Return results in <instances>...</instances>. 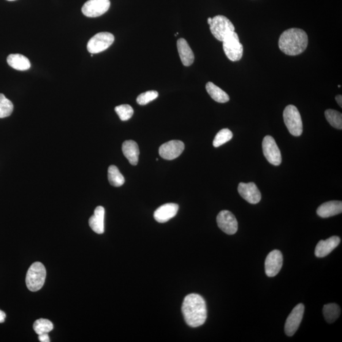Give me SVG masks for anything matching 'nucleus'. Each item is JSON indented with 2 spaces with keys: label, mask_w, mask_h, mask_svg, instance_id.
<instances>
[{
  "label": "nucleus",
  "mask_w": 342,
  "mask_h": 342,
  "mask_svg": "<svg viewBox=\"0 0 342 342\" xmlns=\"http://www.w3.org/2000/svg\"><path fill=\"white\" fill-rule=\"evenodd\" d=\"M336 102L338 103V104L340 105V107H342V97L341 94L337 95L335 98Z\"/></svg>",
  "instance_id": "473e14b6"
},
{
  "label": "nucleus",
  "mask_w": 342,
  "mask_h": 342,
  "mask_svg": "<svg viewBox=\"0 0 342 342\" xmlns=\"http://www.w3.org/2000/svg\"><path fill=\"white\" fill-rule=\"evenodd\" d=\"M283 119L285 124L291 135L299 137L302 134L303 124L299 111L295 106L288 105L283 112Z\"/></svg>",
  "instance_id": "20e7f679"
},
{
  "label": "nucleus",
  "mask_w": 342,
  "mask_h": 342,
  "mask_svg": "<svg viewBox=\"0 0 342 342\" xmlns=\"http://www.w3.org/2000/svg\"><path fill=\"white\" fill-rule=\"evenodd\" d=\"M158 96V92L156 91H146L138 97L137 102L139 105H145L156 99Z\"/></svg>",
  "instance_id": "c756f323"
},
{
  "label": "nucleus",
  "mask_w": 342,
  "mask_h": 342,
  "mask_svg": "<svg viewBox=\"0 0 342 342\" xmlns=\"http://www.w3.org/2000/svg\"><path fill=\"white\" fill-rule=\"evenodd\" d=\"M114 40L115 37L110 32H99L89 40L87 45V49L91 54L102 52L112 45Z\"/></svg>",
  "instance_id": "0eeeda50"
},
{
  "label": "nucleus",
  "mask_w": 342,
  "mask_h": 342,
  "mask_svg": "<svg viewBox=\"0 0 342 342\" xmlns=\"http://www.w3.org/2000/svg\"><path fill=\"white\" fill-rule=\"evenodd\" d=\"M342 212V202L341 201H330L322 203L317 209V214L322 218L338 215Z\"/></svg>",
  "instance_id": "f3484780"
},
{
  "label": "nucleus",
  "mask_w": 342,
  "mask_h": 342,
  "mask_svg": "<svg viewBox=\"0 0 342 342\" xmlns=\"http://www.w3.org/2000/svg\"><path fill=\"white\" fill-rule=\"evenodd\" d=\"M39 340L42 342H50V337H49L48 333H43L42 335H39Z\"/></svg>",
  "instance_id": "7c9ffc66"
},
{
  "label": "nucleus",
  "mask_w": 342,
  "mask_h": 342,
  "mask_svg": "<svg viewBox=\"0 0 342 342\" xmlns=\"http://www.w3.org/2000/svg\"><path fill=\"white\" fill-rule=\"evenodd\" d=\"M8 1H15V0H8Z\"/></svg>",
  "instance_id": "f704fd0d"
},
{
  "label": "nucleus",
  "mask_w": 342,
  "mask_h": 342,
  "mask_svg": "<svg viewBox=\"0 0 342 342\" xmlns=\"http://www.w3.org/2000/svg\"><path fill=\"white\" fill-rule=\"evenodd\" d=\"M338 88H340V87H341L340 85H338Z\"/></svg>",
  "instance_id": "c9c22d12"
},
{
  "label": "nucleus",
  "mask_w": 342,
  "mask_h": 342,
  "mask_svg": "<svg viewBox=\"0 0 342 342\" xmlns=\"http://www.w3.org/2000/svg\"><path fill=\"white\" fill-rule=\"evenodd\" d=\"M7 61L8 64L15 70L24 71L31 67L29 59L21 54H11L7 57Z\"/></svg>",
  "instance_id": "412c9836"
},
{
  "label": "nucleus",
  "mask_w": 342,
  "mask_h": 342,
  "mask_svg": "<svg viewBox=\"0 0 342 342\" xmlns=\"http://www.w3.org/2000/svg\"><path fill=\"white\" fill-rule=\"evenodd\" d=\"M33 328L35 332L39 335L50 332L53 329V325L48 319H40L34 322Z\"/></svg>",
  "instance_id": "bb28decb"
},
{
  "label": "nucleus",
  "mask_w": 342,
  "mask_h": 342,
  "mask_svg": "<svg viewBox=\"0 0 342 342\" xmlns=\"http://www.w3.org/2000/svg\"><path fill=\"white\" fill-rule=\"evenodd\" d=\"M184 150V144L180 140H171L159 148V155L168 161L178 158Z\"/></svg>",
  "instance_id": "f8f14e48"
},
{
  "label": "nucleus",
  "mask_w": 342,
  "mask_h": 342,
  "mask_svg": "<svg viewBox=\"0 0 342 342\" xmlns=\"http://www.w3.org/2000/svg\"><path fill=\"white\" fill-rule=\"evenodd\" d=\"M325 117L328 123L336 129H342V115L338 111L328 109L326 110Z\"/></svg>",
  "instance_id": "393cba45"
},
{
  "label": "nucleus",
  "mask_w": 342,
  "mask_h": 342,
  "mask_svg": "<svg viewBox=\"0 0 342 342\" xmlns=\"http://www.w3.org/2000/svg\"><path fill=\"white\" fill-rule=\"evenodd\" d=\"M283 255L278 250H274L268 255L265 261V271L269 277L278 275L283 265Z\"/></svg>",
  "instance_id": "ddd939ff"
},
{
  "label": "nucleus",
  "mask_w": 342,
  "mask_h": 342,
  "mask_svg": "<svg viewBox=\"0 0 342 342\" xmlns=\"http://www.w3.org/2000/svg\"><path fill=\"white\" fill-rule=\"evenodd\" d=\"M233 138V133L228 129H222L218 134L216 135L215 138L213 141V146L214 147H219V146L224 145L232 140Z\"/></svg>",
  "instance_id": "cd10ccee"
},
{
  "label": "nucleus",
  "mask_w": 342,
  "mask_h": 342,
  "mask_svg": "<svg viewBox=\"0 0 342 342\" xmlns=\"http://www.w3.org/2000/svg\"><path fill=\"white\" fill-rule=\"evenodd\" d=\"M206 90L212 99L219 103H226L230 100V97L226 92L214 85L213 83L208 82L206 85Z\"/></svg>",
  "instance_id": "4be33fe9"
},
{
  "label": "nucleus",
  "mask_w": 342,
  "mask_h": 342,
  "mask_svg": "<svg viewBox=\"0 0 342 342\" xmlns=\"http://www.w3.org/2000/svg\"><path fill=\"white\" fill-rule=\"evenodd\" d=\"M304 310L305 307L303 304L298 303L287 317L284 325V332L287 336H292L297 332L302 321Z\"/></svg>",
  "instance_id": "1a4fd4ad"
},
{
  "label": "nucleus",
  "mask_w": 342,
  "mask_h": 342,
  "mask_svg": "<svg viewBox=\"0 0 342 342\" xmlns=\"http://www.w3.org/2000/svg\"><path fill=\"white\" fill-rule=\"evenodd\" d=\"M110 7V0H88L82 7V12L88 17H98L107 12Z\"/></svg>",
  "instance_id": "9d476101"
},
{
  "label": "nucleus",
  "mask_w": 342,
  "mask_h": 342,
  "mask_svg": "<svg viewBox=\"0 0 342 342\" xmlns=\"http://www.w3.org/2000/svg\"><path fill=\"white\" fill-rule=\"evenodd\" d=\"M179 206L176 203H166L155 211V219L160 223H164L175 217L178 213Z\"/></svg>",
  "instance_id": "2eb2a0df"
},
{
  "label": "nucleus",
  "mask_w": 342,
  "mask_h": 342,
  "mask_svg": "<svg viewBox=\"0 0 342 342\" xmlns=\"http://www.w3.org/2000/svg\"><path fill=\"white\" fill-rule=\"evenodd\" d=\"M108 179L111 185L119 187L123 185L125 179L116 165H110L108 169Z\"/></svg>",
  "instance_id": "b1692460"
},
{
  "label": "nucleus",
  "mask_w": 342,
  "mask_h": 342,
  "mask_svg": "<svg viewBox=\"0 0 342 342\" xmlns=\"http://www.w3.org/2000/svg\"><path fill=\"white\" fill-rule=\"evenodd\" d=\"M210 29L213 36L222 42L235 31V26L225 16L217 15L212 20Z\"/></svg>",
  "instance_id": "39448f33"
},
{
  "label": "nucleus",
  "mask_w": 342,
  "mask_h": 342,
  "mask_svg": "<svg viewBox=\"0 0 342 342\" xmlns=\"http://www.w3.org/2000/svg\"><path fill=\"white\" fill-rule=\"evenodd\" d=\"M182 312L187 325L193 328L200 327L207 319V305L199 294H189L184 298Z\"/></svg>",
  "instance_id": "f257e3e1"
},
{
  "label": "nucleus",
  "mask_w": 342,
  "mask_h": 342,
  "mask_svg": "<svg viewBox=\"0 0 342 342\" xmlns=\"http://www.w3.org/2000/svg\"><path fill=\"white\" fill-rule=\"evenodd\" d=\"M340 243V238L336 236H333L326 240L319 241L315 249V256L319 258L327 256Z\"/></svg>",
  "instance_id": "dca6fc26"
},
{
  "label": "nucleus",
  "mask_w": 342,
  "mask_h": 342,
  "mask_svg": "<svg viewBox=\"0 0 342 342\" xmlns=\"http://www.w3.org/2000/svg\"><path fill=\"white\" fill-rule=\"evenodd\" d=\"M340 308L336 303H328L323 307L322 313L326 321L333 323L340 316Z\"/></svg>",
  "instance_id": "5701e85b"
},
{
  "label": "nucleus",
  "mask_w": 342,
  "mask_h": 342,
  "mask_svg": "<svg viewBox=\"0 0 342 342\" xmlns=\"http://www.w3.org/2000/svg\"><path fill=\"white\" fill-rule=\"evenodd\" d=\"M222 47L225 54L230 61L237 62L242 58L243 47L240 42L237 32H232L222 42Z\"/></svg>",
  "instance_id": "423d86ee"
},
{
  "label": "nucleus",
  "mask_w": 342,
  "mask_h": 342,
  "mask_svg": "<svg viewBox=\"0 0 342 342\" xmlns=\"http://www.w3.org/2000/svg\"><path fill=\"white\" fill-rule=\"evenodd\" d=\"M115 111L121 119V121H126L132 118L134 110L129 105L124 104L118 106L115 108Z\"/></svg>",
  "instance_id": "c85d7f7f"
},
{
  "label": "nucleus",
  "mask_w": 342,
  "mask_h": 342,
  "mask_svg": "<svg viewBox=\"0 0 342 342\" xmlns=\"http://www.w3.org/2000/svg\"><path fill=\"white\" fill-rule=\"evenodd\" d=\"M105 208L99 206L95 208L94 214L89 219V226L97 234L104 233Z\"/></svg>",
  "instance_id": "6ab92c4d"
},
{
  "label": "nucleus",
  "mask_w": 342,
  "mask_h": 342,
  "mask_svg": "<svg viewBox=\"0 0 342 342\" xmlns=\"http://www.w3.org/2000/svg\"><path fill=\"white\" fill-rule=\"evenodd\" d=\"M238 191L243 199L252 204H256L261 200V194L256 184L254 183H240Z\"/></svg>",
  "instance_id": "4468645a"
},
{
  "label": "nucleus",
  "mask_w": 342,
  "mask_h": 342,
  "mask_svg": "<svg viewBox=\"0 0 342 342\" xmlns=\"http://www.w3.org/2000/svg\"><path fill=\"white\" fill-rule=\"evenodd\" d=\"M47 271L41 262H34L29 268L26 275V285L31 292H37L44 285Z\"/></svg>",
  "instance_id": "7ed1b4c3"
},
{
  "label": "nucleus",
  "mask_w": 342,
  "mask_h": 342,
  "mask_svg": "<svg viewBox=\"0 0 342 342\" xmlns=\"http://www.w3.org/2000/svg\"><path fill=\"white\" fill-rule=\"evenodd\" d=\"M5 318H6V314L0 310V323L4 322Z\"/></svg>",
  "instance_id": "2f4dec72"
},
{
  "label": "nucleus",
  "mask_w": 342,
  "mask_h": 342,
  "mask_svg": "<svg viewBox=\"0 0 342 342\" xmlns=\"http://www.w3.org/2000/svg\"><path fill=\"white\" fill-rule=\"evenodd\" d=\"M13 110L12 102L7 99L4 94L0 93V118L9 117L13 112Z\"/></svg>",
  "instance_id": "a878e982"
},
{
  "label": "nucleus",
  "mask_w": 342,
  "mask_h": 342,
  "mask_svg": "<svg viewBox=\"0 0 342 342\" xmlns=\"http://www.w3.org/2000/svg\"><path fill=\"white\" fill-rule=\"evenodd\" d=\"M212 20H213V18H212L211 17L208 18L207 22H208V24H209V25H210V24L211 23V22H212Z\"/></svg>",
  "instance_id": "72a5a7b5"
},
{
  "label": "nucleus",
  "mask_w": 342,
  "mask_h": 342,
  "mask_svg": "<svg viewBox=\"0 0 342 342\" xmlns=\"http://www.w3.org/2000/svg\"><path fill=\"white\" fill-rule=\"evenodd\" d=\"M263 154L270 164L274 165L281 164L282 161L280 150L275 139L271 136H266L262 142Z\"/></svg>",
  "instance_id": "6e6552de"
},
{
  "label": "nucleus",
  "mask_w": 342,
  "mask_h": 342,
  "mask_svg": "<svg viewBox=\"0 0 342 342\" xmlns=\"http://www.w3.org/2000/svg\"><path fill=\"white\" fill-rule=\"evenodd\" d=\"M217 223L220 229L227 235H234L237 232V220L230 211L220 212L217 216Z\"/></svg>",
  "instance_id": "9b49d317"
},
{
  "label": "nucleus",
  "mask_w": 342,
  "mask_h": 342,
  "mask_svg": "<svg viewBox=\"0 0 342 342\" xmlns=\"http://www.w3.org/2000/svg\"><path fill=\"white\" fill-rule=\"evenodd\" d=\"M124 156L128 160L130 164L132 165L138 164L139 160L140 150L137 142L133 140H127L122 146Z\"/></svg>",
  "instance_id": "aec40b11"
},
{
  "label": "nucleus",
  "mask_w": 342,
  "mask_h": 342,
  "mask_svg": "<svg viewBox=\"0 0 342 342\" xmlns=\"http://www.w3.org/2000/svg\"><path fill=\"white\" fill-rule=\"evenodd\" d=\"M308 36L302 29L291 28L286 30L279 37L278 46L282 52L290 56L300 55L306 50Z\"/></svg>",
  "instance_id": "f03ea898"
},
{
  "label": "nucleus",
  "mask_w": 342,
  "mask_h": 342,
  "mask_svg": "<svg viewBox=\"0 0 342 342\" xmlns=\"http://www.w3.org/2000/svg\"><path fill=\"white\" fill-rule=\"evenodd\" d=\"M177 47L182 63L184 66H191L194 63L195 56L188 42L183 38H180L178 40Z\"/></svg>",
  "instance_id": "a211bd4d"
}]
</instances>
